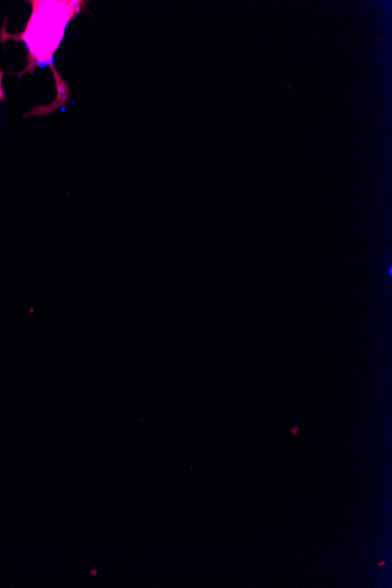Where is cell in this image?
<instances>
[{
	"label": "cell",
	"mask_w": 392,
	"mask_h": 588,
	"mask_svg": "<svg viewBox=\"0 0 392 588\" xmlns=\"http://www.w3.org/2000/svg\"><path fill=\"white\" fill-rule=\"evenodd\" d=\"M3 76H4V73L0 71V100H5V94H4L3 86H2Z\"/></svg>",
	"instance_id": "cell-2"
},
{
	"label": "cell",
	"mask_w": 392,
	"mask_h": 588,
	"mask_svg": "<svg viewBox=\"0 0 392 588\" xmlns=\"http://www.w3.org/2000/svg\"><path fill=\"white\" fill-rule=\"evenodd\" d=\"M73 6L75 3L34 2V14L23 38L36 59L51 60L68 20L75 15Z\"/></svg>",
	"instance_id": "cell-1"
}]
</instances>
